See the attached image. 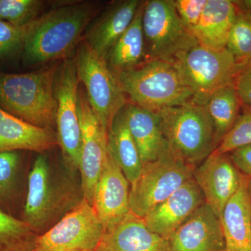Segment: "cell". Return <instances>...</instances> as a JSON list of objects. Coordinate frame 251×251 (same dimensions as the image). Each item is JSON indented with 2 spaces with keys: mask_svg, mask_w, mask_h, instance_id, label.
<instances>
[{
  "mask_svg": "<svg viewBox=\"0 0 251 251\" xmlns=\"http://www.w3.org/2000/svg\"><path fill=\"white\" fill-rule=\"evenodd\" d=\"M94 2H81L50 11L27 27L23 44V60L36 65L69 58L97 14Z\"/></svg>",
  "mask_w": 251,
  "mask_h": 251,
  "instance_id": "6da1fadb",
  "label": "cell"
},
{
  "mask_svg": "<svg viewBox=\"0 0 251 251\" xmlns=\"http://www.w3.org/2000/svg\"><path fill=\"white\" fill-rule=\"evenodd\" d=\"M57 69L52 65L25 74L0 73V105L31 125L52 129L56 125Z\"/></svg>",
  "mask_w": 251,
  "mask_h": 251,
  "instance_id": "7a4b0ae2",
  "label": "cell"
},
{
  "mask_svg": "<svg viewBox=\"0 0 251 251\" xmlns=\"http://www.w3.org/2000/svg\"><path fill=\"white\" fill-rule=\"evenodd\" d=\"M115 74L132 103L147 110L156 112L193 101L192 90L171 62L148 59Z\"/></svg>",
  "mask_w": 251,
  "mask_h": 251,
  "instance_id": "3957f363",
  "label": "cell"
},
{
  "mask_svg": "<svg viewBox=\"0 0 251 251\" xmlns=\"http://www.w3.org/2000/svg\"><path fill=\"white\" fill-rule=\"evenodd\" d=\"M156 113L172 153L190 166L196 168L217 148L214 125L204 105L192 101Z\"/></svg>",
  "mask_w": 251,
  "mask_h": 251,
  "instance_id": "277c9868",
  "label": "cell"
},
{
  "mask_svg": "<svg viewBox=\"0 0 251 251\" xmlns=\"http://www.w3.org/2000/svg\"><path fill=\"white\" fill-rule=\"evenodd\" d=\"M83 199L52 173L47 157L39 155L28 176L23 221L38 235L44 233Z\"/></svg>",
  "mask_w": 251,
  "mask_h": 251,
  "instance_id": "5b68a950",
  "label": "cell"
},
{
  "mask_svg": "<svg viewBox=\"0 0 251 251\" xmlns=\"http://www.w3.org/2000/svg\"><path fill=\"white\" fill-rule=\"evenodd\" d=\"M192 90L193 102L204 105L216 91L235 83L242 71L226 49L216 50L197 44L171 62Z\"/></svg>",
  "mask_w": 251,
  "mask_h": 251,
  "instance_id": "8992f818",
  "label": "cell"
},
{
  "mask_svg": "<svg viewBox=\"0 0 251 251\" xmlns=\"http://www.w3.org/2000/svg\"><path fill=\"white\" fill-rule=\"evenodd\" d=\"M77 75L83 84L91 107L108 133L114 118L126 105V94L116 74L83 39L75 57Z\"/></svg>",
  "mask_w": 251,
  "mask_h": 251,
  "instance_id": "52a82bcc",
  "label": "cell"
},
{
  "mask_svg": "<svg viewBox=\"0 0 251 251\" xmlns=\"http://www.w3.org/2000/svg\"><path fill=\"white\" fill-rule=\"evenodd\" d=\"M143 29L148 60L171 63L176 56L198 44L180 18L173 0L145 1Z\"/></svg>",
  "mask_w": 251,
  "mask_h": 251,
  "instance_id": "ba28073f",
  "label": "cell"
},
{
  "mask_svg": "<svg viewBox=\"0 0 251 251\" xmlns=\"http://www.w3.org/2000/svg\"><path fill=\"white\" fill-rule=\"evenodd\" d=\"M194 168L173 153L143 166L140 177L130 189V213L143 219L155 206L192 179Z\"/></svg>",
  "mask_w": 251,
  "mask_h": 251,
  "instance_id": "9c48e42d",
  "label": "cell"
},
{
  "mask_svg": "<svg viewBox=\"0 0 251 251\" xmlns=\"http://www.w3.org/2000/svg\"><path fill=\"white\" fill-rule=\"evenodd\" d=\"M75 58L64 59L57 69L54 83L57 100L56 126L58 145L69 168L79 170L82 133L78 115V88Z\"/></svg>",
  "mask_w": 251,
  "mask_h": 251,
  "instance_id": "30bf717a",
  "label": "cell"
},
{
  "mask_svg": "<svg viewBox=\"0 0 251 251\" xmlns=\"http://www.w3.org/2000/svg\"><path fill=\"white\" fill-rule=\"evenodd\" d=\"M103 225L82 199L51 228L38 235L35 251H94L103 242Z\"/></svg>",
  "mask_w": 251,
  "mask_h": 251,
  "instance_id": "8fae6325",
  "label": "cell"
},
{
  "mask_svg": "<svg viewBox=\"0 0 251 251\" xmlns=\"http://www.w3.org/2000/svg\"><path fill=\"white\" fill-rule=\"evenodd\" d=\"M78 115L82 147L79 171L82 198L93 206L96 185L108 156V133L94 113L85 90L78 91Z\"/></svg>",
  "mask_w": 251,
  "mask_h": 251,
  "instance_id": "7c38bea8",
  "label": "cell"
},
{
  "mask_svg": "<svg viewBox=\"0 0 251 251\" xmlns=\"http://www.w3.org/2000/svg\"><path fill=\"white\" fill-rule=\"evenodd\" d=\"M242 177V173L234 166L229 153L215 152L196 167L193 174L205 202L220 220L225 206L239 189Z\"/></svg>",
  "mask_w": 251,
  "mask_h": 251,
  "instance_id": "4fadbf2b",
  "label": "cell"
},
{
  "mask_svg": "<svg viewBox=\"0 0 251 251\" xmlns=\"http://www.w3.org/2000/svg\"><path fill=\"white\" fill-rule=\"evenodd\" d=\"M129 184L108 151L101 174L96 185L93 207L105 232L130 214Z\"/></svg>",
  "mask_w": 251,
  "mask_h": 251,
  "instance_id": "5bb4252c",
  "label": "cell"
},
{
  "mask_svg": "<svg viewBox=\"0 0 251 251\" xmlns=\"http://www.w3.org/2000/svg\"><path fill=\"white\" fill-rule=\"evenodd\" d=\"M204 202L202 191L192 178L155 206L143 220L152 232L168 240Z\"/></svg>",
  "mask_w": 251,
  "mask_h": 251,
  "instance_id": "9a60e30c",
  "label": "cell"
},
{
  "mask_svg": "<svg viewBox=\"0 0 251 251\" xmlns=\"http://www.w3.org/2000/svg\"><path fill=\"white\" fill-rule=\"evenodd\" d=\"M171 251H226L221 220L204 202L168 239Z\"/></svg>",
  "mask_w": 251,
  "mask_h": 251,
  "instance_id": "2e32d148",
  "label": "cell"
},
{
  "mask_svg": "<svg viewBox=\"0 0 251 251\" xmlns=\"http://www.w3.org/2000/svg\"><path fill=\"white\" fill-rule=\"evenodd\" d=\"M141 2L139 0L117 1L91 25L82 39L96 53L105 59L115 42L129 27Z\"/></svg>",
  "mask_w": 251,
  "mask_h": 251,
  "instance_id": "e0dca14e",
  "label": "cell"
},
{
  "mask_svg": "<svg viewBox=\"0 0 251 251\" xmlns=\"http://www.w3.org/2000/svg\"><path fill=\"white\" fill-rule=\"evenodd\" d=\"M127 125L143 166L171 154L156 112L133 103L125 105Z\"/></svg>",
  "mask_w": 251,
  "mask_h": 251,
  "instance_id": "ac0fdd59",
  "label": "cell"
},
{
  "mask_svg": "<svg viewBox=\"0 0 251 251\" xmlns=\"http://www.w3.org/2000/svg\"><path fill=\"white\" fill-rule=\"evenodd\" d=\"M58 144L57 133L31 125L0 108V153L29 150L43 153Z\"/></svg>",
  "mask_w": 251,
  "mask_h": 251,
  "instance_id": "d6986e66",
  "label": "cell"
},
{
  "mask_svg": "<svg viewBox=\"0 0 251 251\" xmlns=\"http://www.w3.org/2000/svg\"><path fill=\"white\" fill-rule=\"evenodd\" d=\"M248 181L249 177L242 175L239 189L221 216L226 251H251V198Z\"/></svg>",
  "mask_w": 251,
  "mask_h": 251,
  "instance_id": "ffe728a7",
  "label": "cell"
},
{
  "mask_svg": "<svg viewBox=\"0 0 251 251\" xmlns=\"http://www.w3.org/2000/svg\"><path fill=\"white\" fill-rule=\"evenodd\" d=\"M103 242L110 251H171L168 239L152 232L143 219L132 213L106 231Z\"/></svg>",
  "mask_w": 251,
  "mask_h": 251,
  "instance_id": "44dd1931",
  "label": "cell"
},
{
  "mask_svg": "<svg viewBox=\"0 0 251 251\" xmlns=\"http://www.w3.org/2000/svg\"><path fill=\"white\" fill-rule=\"evenodd\" d=\"M236 1L208 0L193 34L201 45L210 49H226L229 31L237 11Z\"/></svg>",
  "mask_w": 251,
  "mask_h": 251,
  "instance_id": "7402d4cb",
  "label": "cell"
},
{
  "mask_svg": "<svg viewBox=\"0 0 251 251\" xmlns=\"http://www.w3.org/2000/svg\"><path fill=\"white\" fill-rule=\"evenodd\" d=\"M108 151L130 185L134 184L141 175L143 164L127 125L125 106L117 114L109 128Z\"/></svg>",
  "mask_w": 251,
  "mask_h": 251,
  "instance_id": "603a6c76",
  "label": "cell"
},
{
  "mask_svg": "<svg viewBox=\"0 0 251 251\" xmlns=\"http://www.w3.org/2000/svg\"><path fill=\"white\" fill-rule=\"evenodd\" d=\"M144 4L145 1H142L129 27L119 38L105 57L113 72L128 70L148 60L143 29Z\"/></svg>",
  "mask_w": 251,
  "mask_h": 251,
  "instance_id": "cb8c5ba5",
  "label": "cell"
},
{
  "mask_svg": "<svg viewBox=\"0 0 251 251\" xmlns=\"http://www.w3.org/2000/svg\"><path fill=\"white\" fill-rule=\"evenodd\" d=\"M241 105L234 84L216 91L203 105L214 125L217 147L237 121Z\"/></svg>",
  "mask_w": 251,
  "mask_h": 251,
  "instance_id": "d4e9b609",
  "label": "cell"
},
{
  "mask_svg": "<svg viewBox=\"0 0 251 251\" xmlns=\"http://www.w3.org/2000/svg\"><path fill=\"white\" fill-rule=\"evenodd\" d=\"M37 237L23 220L0 209V251H35Z\"/></svg>",
  "mask_w": 251,
  "mask_h": 251,
  "instance_id": "484cf974",
  "label": "cell"
},
{
  "mask_svg": "<svg viewBox=\"0 0 251 251\" xmlns=\"http://www.w3.org/2000/svg\"><path fill=\"white\" fill-rule=\"evenodd\" d=\"M237 11L227 38L226 49L242 69L251 59V12L238 1ZM243 70V69H242Z\"/></svg>",
  "mask_w": 251,
  "mask_h": 251,
  "instance_id": "4316f807",
  "label": "cell"
},
{
  "mask_svg": "<svg viewBox=\"0 0 251 251\" xmlns=\"http://www.w3.org/2000/svg\"><path fill=\"white\" fill-rule=\"evenodd\" d=\"M43 5L39 0H0V20L15 27H27L39 18Z\"/></svg>",
  "mask_w": 251,
  "mask_h": 251,
  "instance_id": "83f0119b",
  "label": "cell"
},
{
  "mask_svg": "<svg viewBox=\"0 0 251 251\" xmlns=\"http://www.w3.org/2000/svg\"><path fill=\"white\" fill-rule=\"evenodd\" d=\"M21 162L18 151L0 153V204H8L16 196Z\"/></svg>",
  "mask_w": 251,
  "mask_h": 251,
  "instance_id": "f1b7e54d",
  "label": "cell"
},
{
  "mask_svg": "<svg viewBox=\"0 0 251 251\" xmlns=\"http://www.w3.org/2000/svg\"><path fill=\"white\" fill-rule=\"evenodd\" d=\"M251 145V108L246 106L233 126L225 135L214 152L226 154L241 147Z\"/></svg>",
  "mask_w": 251,
  "mask_h": 251,
  "instance_id": "f546056e",
  "label": "cell"
},
{
  "mask_svg": "<svg viewBox=\"0 0 251 251\" xmlns=\"http://www.w3.org/2000/svg\"><path fill=\"white\" fill-rule=\"evenodd\" d=\"M28 26L15 27L0 20V59L11 57L23 51Z\"/></svg>",
  "mask_w": 251,
  "mask_h": 251,
  "instance_id": "4dcf8cb0",
  "label": "cell"
},
{
  "mask_svg": "<svg viewBox=\"0 0 251 251\" xmlns=\"http://www.w3.org/2000/svg\"><path fill=\"white\" fill-rule=\"evenodd\" d=\"M208 0H176L175 7L181 21L193 33L198 25Z\"/></svg>",
  "mask_w": 251,
  "mask_h": 251,
  "instance_id": "1f68e13d",
  "label": "cell"
},
{
  "mask_svg": "<svg viewBox=\"0 0 251 251\" xmlns=\"http://www.w3.org/2000/svg\"><path fill=\"white\" fill-rule=\"evenodd\" d=\"M229 157L238 171L251 177V145L236 149L229 153Z\"/></svg>",
  "mask_w": 251,
  "mask_h": 251,
  "instance_id": "d6a6232c",
  "label": "cell"
},
{
  "mask_svg": "<svg viewBox=\"0 0 251 251\" xmlns=\"http://www.w3.org/2000/svg\"><path fill=\"white\" fill-rule=\"evenodd\" d=\"M234 85L241 103L251 108V82L238 77Z\"/></svg>",
  "mask_w": 251,
  "mask_h": 251,
  "instance_id": "836d02e7",
  "label": "cell"
},
{
  "mask_svg": "<svg viewBox=\"0 0 251 251\" xmlns=\"http://www.w3.org/2000/svg\"><path fill=\"white\" fill-rule=\"evenodd\" d=\"M239 77L251 82V59L247 63V65L243 69L240 74H239Z\"/></svg>",
  "mask_w": 251,
  "mask_h": 251,
  "instance_id": "e575fe53",
  "label": "cell"
},
{
  "mask_svg": "<svg viewBox=\"0 0 251 251\" xmlns=\"http://www.w3.org/2000/svg\"><path fill=\"white\" fill-rule=\"evenodd\" d=\"M238 3L244 9H247L251 12V0H244V1H238Z\"/></svg>",
  "mask_w": 251,
  "mask_h": 251,
  "instance_id": "d590c367",
  "label": "cell"
},
{
  "mask_svg": "<svg viewBox=\"0 0 251 251\" xmlns=\"http://www.w3.org/2000/svg\"><path fill=\"white\" fill-rule=\"evenodd\" d=\"M94 251H110L109 250V249L108 247H107L106 245H105V243L103 242L101 243V244H100V245L99 246L98 248H97V249H96Z\"/></svg>",
  "mask_w": 251,
  "mask_h": 251,
  "instance_id": "8d00e7d4",
  "label": "cell"
},
{
  "mask_svg": "<svg viewBox=\"0 0 251 251\" xmlns=\"http://www.w3.org/2000/svg\"><path fill=\"white\" fill-rule=\"evenodd\" d=\"M248 191L251 198V177H249V181H248Z\"/></svg>",
  "mask_w": 251,
  "mask_h": 251,
  "instance_id": "74e56055",
  "label": "cell"
}]
</instances>
